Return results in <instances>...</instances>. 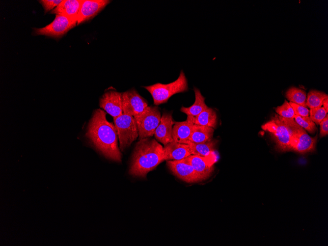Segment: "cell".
<instances>
[{
	"mask_svg": "<svg viewBox=\"0 0 328 246\" xmlns=\"http://www.w3.org/2000/svg\"><path fill=\"white\" fill-rule=\"evenodd\" d=\"M85 136L106 158L121 162L122 154L118 145L116 127L108 121L104 110L97 109L94 111Z\"/></svg>",
	"mask_w": 328,
	"mask_h": 246,
	"instance_id": "obj_1",
	"label": "cell"
},
{
	"mask_svg": "<svg viewBox=\"0 0 328 246\" xmlns=\"http://www.w3.org/2000/svg\"><path fill=\"white\" fill-rule=\"evenodd\" d=\"M163 146L150 137L139 139L132 155L129 173L145 178L147 174L165 161Z\"/></svg>",
	"mask_w": 328,
	"mask_h": 246,
	"instance_id": "obj_2",
	"label": "cell"
},
{
	"mask_svg": "<svg viewBox=\"0 0 328 246\" xmlns=\"http://www.w3.org/2000/svg\"><path fill=\"white\" fill-rule=\"evenodd\" d=\"M291 119L274 114L262 126V129L270 133L275 143L276 149L279 151H291L293 136Z\"/></svg>",
	"mask_w": 328,
	"mask_h": 246,
	"instance_id": "obj_3",
	"label": "cell"
},
{
	"mask_svg": "<svg viewBox=\"0 0 328 246\" xmlns=\"http://www.w3.org/2000/svg\"><path fill=\"white\" fill-rule=\"evenodd\" d=\"M151 95L153 103L155 106L166 103L173 95L186 92L188 90L187 78L183 70H181L177 79L167 84L156 83L144 86Z\"/></svg>",
	"mask_w": 328,
	"mask_h": 246,
	"instance_id": "obj_4",
	"label": "cell"
},
{
	"mask_svg": "<svg viewBox=\"0 0 328 246\" xmlns=\"http://www.w3.org/2000/svg\"><path fill=\"white\" fill-rule=\"evenodd\" d=\"M113 121L117 132L120 149L124 151L139 136L136 120L133 116L123 114L113 118Z\"/></svg>",
	"mask_w": 328,
	"mask_h": 246,
	"instance_id": "obj_5",
	"label": "cell"
},
{
	"mask_svg": "<svg viewBox=\"0 0 328 246\" xmlns=\"http://www.w3.org/2000/svg\"><path fill=\"white\" fill-rule=\"evenodd\" d=\"M161 116L157 106H151L147 107L141 113L134 116L138 127L139 139L154 135Z\"/></svg>",
	"mask_w": 328,
	"mask_h": 246,
	"instance_id": "obj_6",
	"label": "cell"
},
{
	"mask_svg": "<svg viewBox=\"0 0 328 246\" xmlns=\"http://www.w3.org/2000/svg\"><path fill=\"white\" fill-rule=\"evenodd\" d=\"M77 24V20L65 15L57 14L50 24L42 28H33V34L58 38L64 35Z\"/></svg>",
	"mask_w": 328,
	"mask_h": 246,
	"instance_id": "obj_7",
	"label": "cell"
},
{
	"mask_svg": "<svg viewBox=\"0 0 328 246\" xmlns=\"http://www.w3.org/2000/svg\"><path fill=\"white\" fill-rule=\"evenodd\" d=\"M293 130L291 151L304 154L315 150L318 136L311 137L305 130L299 125L294 118L291 120Z\"/></svg>",
	"mask_w": 328,
	"mask_h": 246,
	"instance_id": "obj_8",
	"label": "cell"
},
{
	"mask_svg": "<svg viewBox=\"0 0 328 246\" xmlns=\"http://www.w3.org/2000/svg\"><path fill=\"white\" fill-rule=\"evenodd\" d=\"M166 165L174 175L186 183H196L204 181L185 158L166 161Z\"/></svg>",
	"mask_w": 328,
	"mask_h": 246,
	"instance_id": "obj_9",
	"label": "cell"
},
{
	"mask_svg": "<svg viewBox=\"0 0 328 246\" xmlns=\"http://www.w3.org/2000/svg\"><path fill=\"white\" fill-rule=\"evenodd\" d=\"M123 114L135 116L148 107L146 100L134 88L122 93Z\"/></svg>",
	"mask_w": 328,
	"mask_h": 246,
	"instance_id": "obj_10",
	"label": "cell"
},
{
	"mask_svg": "<svg viewBox=\"0 0 328 246\" xmlns=\"http://www.w3.org/2000/svg\"><path fill=\"white\" fill-rule=\"evenodd\" d=\"M122 93L108 91L100 99L99 106L113 118L123 114L122 109Z\"/></svg>",
	"mask_w": 328,
	"mask_h": 246,
	"instance_id": "obj_11",
	"label": "cell"
},
{
	"mask_svg": "<svg viewBox=\"0 0 328 246\" xmlns=\"http://www.w3.org/2000/svg\"><path fill=\"white\" fill-rule=\"evenodd\" d=\"M110 1L108 0H82L77 16V25H79L93 18Z\"/></svg>",
	"mask_w": 328,
	"mask_h": 246,
	"instance_id": "obj_12",
	"label": "cell"
},
{
	"mask_svg": "<svg viewBox=\"0 0 328 246\" xmlns=\"http://www.w3.org/2000/svg\"><path fill=\"white\" fill-rule=\"evenodd\" d=\"M185 159L204 180L209 178L214 172L216 159L215 155L209 157L191 155Z\"/></svg>",
	"mask_w": 328,
	"mask_h": 246,
	"instance_id": "obj_13",
	"label": "cell"
},
{
	"mask_svg": "<svg viewBox=\"0 0 328 246\" xmlns=\"http://www.w3.org/2000/svg\"><path fill=\"white\" fill-rule=\"evenodd\" d=\"M174 124L171 112H164L161 116L160 122L157 127L154 136L156 140L164 145L173 140L172 129Z\"/></svg>",
	"mask_w": 328,
	"mask_h": 246,
	"instance_id": "obj_14",
	"label": "cell"
},
{
	"mask_svg": "<svg viewBox=\"0 0 328 246\" xmlns=\"http://www.w3.org/2000/svg\"><path fill=\"white\" fill-rule=\"evenodd\" d=\"M194 117L187 115L186 120L174 122L172 129V138L176 142L189 144L190 138L194 125Z\"/></svg>",
	"mask_w": 328,
	"mask_h": 246,
	"instance_id": "obj_15",
	"label": "cell"
},
{
	"mask_svg": "<svg viewBox=\"0 0 328 246\" xmlns=\"http://www.w3.org/2000/svg\"><path fill=\"white\" fill-rule=\"evenodd\" d=\"M165 161L180 160L191 155L188 144L173 141L163 147Z\"/></svg>",
	"mask_w": 328,
	"mask_h": 246,
	"instance_id": "obj_16",
	"label": "cell"
},
{
	"mask_svg": "<svg viewBox=\"0 0 328 246\" xmlns=\"http://www.w3.org/2000/svg\"><path fill=\"white\" fill-rule=\"evenodd\" d=\"M82 0H62L51 11L52 14L63 15L77 21V16Z\"/></svg>",
	"mask_w": 328,
	"mask_h": 246,
	"instance_id": "obj_17",
	"label": "cell"
},
{
	"mask_svg": "<svg viewBox=\"0 0 328 246\" xmlns=\"http://www.w3.org/2000/svg\"><path fill=\"white\" fill-rule=\"evenodd\" d=\"M193 90L195 94L194 103L189 107H182L180 111L187 115L195 117L209 107L205 104V97L202 95L200 90L194 87Z\"/></svg>",
	"mask_w": 328,
	"mask_h": 246,
	"instance_id": "obj_18",
	"label": "cell"
},
{
	"mask_svg": "<svg viewBox=\"0 0 328 246\" xmlns=\"http://www.w3.org/2000/svg\"><path fill=\"white\" fill-rule=\"evenodd\" d=\"M214 132L213 128L194 124L189 144L199 143L210 140L213 138Z\"/></svg>",
	"mask_w": 328,
	"mask_h": 246,
	"instance_id": "obj_19",
	"label": "cell"
},
{
	"mask_svg": "<svg viewBox=\"0 0 328 246\" xmlns=\"http://www.w3.org/2000/svg\"><path fill=\"white\" fill-rule=\"evenodd\" d=\"M218 140L212 139L204 142L189 144V147L191 155L202 157H209L214 155L216 145Z\"/></svg>",
	"mask_w": 328,
	"mask_h": 246,
	"instance_id": "obj_20",
	"label": "cell"
},
{
	"mask_svg": "<svg viewBox=\"0 0 328 246\" xmlns=\"http://www.w3.org/2000/svg\"><path fill=\"white\" fill-rule=\"evenodd\" d=\"M194 124L215 128L217 124V116L215 110L208 108L193 118Z\"/></svg>",
	"mask_w": 328,
	"mask_h": 246,
	"instance_id": "obj_21",
	"label": "cell"
},
{
	"mask_svg": "<svg viewBox=\"0 0 328 246\" xmlns=\"http://www.w3.org/2000/svg\"><path fill=\"white\" fill-rule=\"evenodd\" d=\"M286 97L291 102L307 108L306 92L303 90L292 87L286 92Z\"/></svg>",
	"mask_w": 328,
	"mask_h": 246,
	"instance_id": "obj_22",
	"label": "cell"
},
{
	"mask_svg": "<svg viewBox=\"0 0 328 246\" xmlns=\"http://www.w3.org/2000/svg\"><path fill=\"white\" fill-rule=\"evenodd\" d=\"M328 98L325 93L316 90H310L306 98V105L310 109L322 107L324 101Z\"/></svg>",
	"mask_w": 328,
	"mask_h": 246,
	"instance_id": "obj_23",
	"label": "cell"
},
{
	"mask_svg": "<svg viewBox=\"0 0 328 246\" xmlns=\"http://www.w3.org/2000/svg\"><path fill=\"white\" fill-rule=\"evenodd\" d=\"M294 119L299 125L311 134L314 133L317 130L315 124L309 116H301L295 115Z\"/></svg>",
	"mask_w": 328,
	"mask_h": 246,
	"instance_id": "obj_24",
	"label": "cell"
},
{
	"mask_svg": "<svg viewBox=\"0 0 328 246\" xmlns=\"http://www.w3.org/2000/svg\"><path fill=\"white\" fill-rule=\"evenodd\" d=\"M275 110L278 115L286 118H294L295 113L289 103L285 100L283 104L277 107Z\"/></svg>",
	"mask_w": 328,
	"mask_h": 246,
	"instance_id": "obj_25",
	"label": "cell"
},
{
	"mask_svg": "<svg viewBox=\"0 0 328 246\" xmlns=\"http://www.w3.org/2000/svg\"><path fill=\"white\" fill-rule=\"evenodd\" d=\"M327 113L328 112L323 107L311 108L309 110L310 118L317 125H319L328 114Z\"/></svg>",
	"mask_w": 328,
	"mask_h": 246,
	"instance_id": "obj_26",
	"label": "cell"
},
{
	"mask_svg": "<svg viewBox=\"0 0 328 246\" xmlns=\"http://www.w3.org/2000/svg\"><path fill=\"white\" fill-rule=\"evenodd\" d=\"M62 0H40L38 1L41 4L45 13L55 8Z\"/></svg>",
	"mask_w": 328,
	"mask_h": 246,
	"instance_id": "obj_27",
	"label": "cell"
},
{
	"mask_svg": "<svg viewBox=\"0 0 328 246\" xmlns=\"http://www.w3.org/2000/svg\"><path fill=\"white\" fill-rule=\"evenodd\" d=\"M289 103L293 108L295 115L301 116H309V109L307 108L291 102Z\"/></svg>",
	"mask_w": 328,
	"mask_h": 246,
	"instance_id": "obj_28",
	"label": "cell"
},
{
	"mask_svg": "<svg viewBox=\"0 0 328 246\" xmlns=\"http://www.w3.org/2000/svg\"><path fill=\"white\" fill-rule=\"evenodd\" d=\"M320 137H325L328 134V115L320 123Z\"/></svg>",
	"mask_w": 328,
	"mask_h": 246,
	"instance_id": "obj_29",
	"label": "cell"
},
{
	"mask_svg": "<svg viewBox=\"0 0 328 246\" xmlns=\"http://www.w3.org/2000/svg\"><path fill=\"white\" fill-rule=\"evenodd\" d=\"M323 108L325 109L326 111L328 112V98L325 99L323 103Z\"/></svg>",
	"mask_w": 328,
	"mask_h": 246,
	"instance_id": "obj_30",
	"label": "cell"
}]
</instances>
